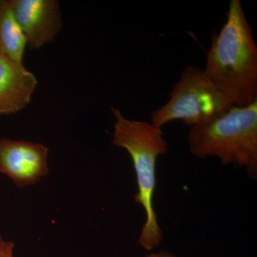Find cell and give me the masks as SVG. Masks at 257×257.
Instances as JSON below:
<instances>
[{"label":"cell","mask_w":257,"mask_h":257,"mask_svg":"<svg viewBox=\"0 0 257 257\" xmlns=\"http://www.w3.org/2000/svg\"><path fill=\"white\" fill-rule=\"evenodd\" d=\"M204 72L233 105L257 101V46L240 0H231L226 23L211 37Z\"/></svg>","instance_id":"obj_1"},{"label":"cell","mask_w":257,"mask_h":257,"mask_svg":"<svg viewBox=\"0 0 257 257\" xmlns=\"http://www.w3.org/2000/svg\"><path fill=\"white\" fill-rule=\"evenodd\" d=\"M111 111L115 118L111 143L124 149L131 157L138 189L135 202L145 210V222L138 243L151 251L160 246L164 239L154 207V195L157 160L168 151V144L164 138L162 127L148 121L126 119L116 108H111Z\"/></svg>","instance_id":"obj_2"},{"label":"cell","mask_w":257,"mask_h":257,"mask_svg":"<svg viewBox=\"0 0 257 257\" xmlns=\"http://www.w3.org/2000/svg\"><path fill=\"white\" fill-rule=\"evenodd\" d=\"M189 151L199 159L216 157L224 165L243 168L257 179V101L233 106L215 119L191 126Z\"/></svg>","instance_id":"obj_3"},{"label":"cell","mask_w":257,"mask_h":257,"mask_svg":"<svg viewBox=\"0 0 257 257\" xmlns=\"http://www.w3.org/2000/svg\"><path fill=\"white\" fill-rule=\"evenodd\" d=\"M233 105L204 69L187 66L170 93V100L151 112V122L163 127L175 120L193 126L226 112Z\"/></svg>","instance_id":"obj_4"},{"label":"cell","mask_w":257,"mask_h":257,"mask_svg":"<svg viewBox=\"0 0 257 257\" xmlns=\"http://www.w3.org/2000/svg\"><path fill=\"white\" fill-rule=\"evenodd\" d=\"M48 152L40 144L0 139V172L19 188L37 183L48 174Z\"/></svg>","instance_id":"obj_5"},{"label":"cell","mask_w":257,"mask_h":257,"mask_svg":"<svg viewBox=\"0 0 257 257\" xmlns=\"http://www.w3.org/2000/svg\"><path fill=\"white\" fill-rule=\"evenodd\" d=\"M17 21L29 46L38 49L52 42L61 28L59 3L55 0H11Z\"/></svg>","instance_id":"obj_6"},{"label":"cell","mask_w":257,"mask_h":257,"mask_svg":"<svg viewBox=\"0 0 257 257\" xmlns=\"http://www.w3.org/2000/svg\"><path fill=\"white\" fill-rule=\"evenodd\" d=\"M37 84L36 77L23 64L0 54V114H14L24 109L31 101Z\"/></svg>","instance_id":"obj_7"},{"label":"cell","mask_w":257,"mask_h":257,"mask_svg":"<svg viewBox=\"0 0 257 257\" xmlns=\"http://www.w3.org/2000/svg\"><path fill=\"white\" fill-rule=\"evenodd\" d=\"M27 45L26 37L13 13L11 0H0V54L15 63L23 64Z\"/></svg>","instance_id":"obj_8"},{"label":"cell","mask_w":257,"mask_h":257,"mask_svg":"<svg viewBox=\"0 0 257 257\" xmlns=\"http://www.w3.org/2000/svg\"><path fill=\"white\" fill-rule=\"evenodd\" d=\"M14 248V243L5 241L0 235V257H13Z\"/></svg>","instance_id":"obj_9"},{"label":"cell","mask_w":257,"mask_h":257,"mask_svg":"<svg viewBox=\"0 0 257 257\" xmlns=\"http://www.w3.org/2000/svg\"><path fill=\"white\" fill-rule=\"evenodd\" d=\"M145 257H178L167 251H161L159 252L152 253Z\"/></svg>","instance_id":"obj_10"}]
</instances>
